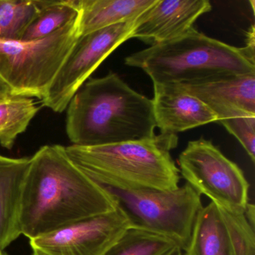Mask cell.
Segmentation results:
<instances>
[{
	"label": "cell",
	"mask_w": 255,
	"mask_h": 255,
	"mask_svg": "<svg viewBox=\"0 0 255 255\" xmlns=\"http://www.w3.org/2000/svg\"><path fill=\"white\" fill-rule=\"evenodd\" d=\"M180 86L207 105L217 122L255 117V74Z\"/></svg>",
	"instance_id": "11"
},
{
	"label": "cell",
	"mask_w": 255,
	"mask_h": 255,
	"mask_svg": "<svg viewBox=\"0 0 255 255\" xmlns=\"http://www.w3.org/2000/svg\"><path fill=\"white\" fill-rule=\"evenodd\" d=\"M40 10L36 0H0V40H21Z\"/></svg>",
	"instance_id": "19"
},
{
	"label": "cell",
	"mask_w": 255,
	"mask_h": 255,
	"mask_svg": "<svg viewBox=\"0 0 255 255\" xmlns=\"http://www.w3.org/2000/svg\"><path fill=\"white\" fill-rule=\"evenodd\" d=\"M32 255H46L44 254L41 253V252H38V251L33 250Z\"/></svg>",
	"instance_id": "25"
},
{
	"label": "cell",
	"mask_w": 255,
	"mask_h": 255,
	"mask_svg": "<svg viewBox=\"0 0 255 255\" xmlns=\"http://www.w3.org/2000/svg\"><path fill=\"white\" fill-rule=\"evenodd\" d=\"M185 255H236L228 230L216 204L198 213Z\"/></svg>",
	"instance_id": "15"
},
{
	"label": "cell",
	"mask_w": 255,
	"mask_h": 255,
	"mask_svg": "<svg viewBox=\"0 0 255 255\" xmlns=\"http://www.w3.org/2000/svg\"><path fill=\"white\" fill-rule=\"evenodd\" d=\"M11 93V89L8 85L2 80V77H0V95H6V94Z\"/></svg>",
	"instance_id": "23"
},
{
	"label": "cell",
	"mask_w": 255,
	"mask_h": 255,
	"mask_svg": "<svg viewBox=\"0 0 255 255\" xmlns=\"http://www.w3.org/2000/svg\"><path fill=\"white\" fill-rule=\"evenodd\" d=\"M80 37L78 12L71 23L47 38L0 40V77L13 95L41 101Z\"/></svg>",
	"instance_id": "5"
},
{
	"label": "cell",
	"mask_w": 255,
	"mask_h": 255,
	"mask_svg": "<svg viewBox=\"0 0 255 255\" xmlns=\"http://www.w3.org/2000/svg\"><path fill=\"white\" fill-rule=\"evenodd\" d=\"M178 138L155 135L141 141L100 146L65 147L76 166L103 187L122 189L174 190L179 187V168L170 154Z\"/></svg>",
	"instance_id": "3"
},
{
	"label": "cell",
	"mask_w": 255,
	"mask_h": 255,
	"mask_svg": "<svg viewBox=\"0 0 255 255\" xmlns=\"http://www.w3.org/2000/svg\"><path fill=\"white\" fill-rule=\"evenodd\" d=\"M39 5L41 10L23 34V41L47 38L78 15V0L39 1Z\"/></svg>",
	"instance_id": "17"
},
{
	"label": "cell",
	"mask_w": 255,
	"mask_h": 255,
	"mask_svg": "<svg viewBox=\"0 0 255 255\" xmlns=\"http://www.w3.org/2000/svg\"><path fill=\"white\" fill-rule=\"evenodd\" d=\"M211 9L209 0H157L138 17L131 38L150 47L171 41L192 29L197 19Z\"/></svg>",
	"instance_id": "10"
},
{
	"label": "cell",
	"mask_w": 255,
	"mask_h": 255,
	"mask_svg": "<svg viewBox=\"0 0 255 255\" xmlns=\"http://www.w3.org/2000/svg\"><path fill=\"white\" fill-rule=\"evenodd\" d=\"M153 114L160 133L177 135L217 122L210 108L180 85L153 84Z\"/></svg>",
	"instance_id": "12"
},
{
	"label": "cell",
	"mask_w": 255,
	"mask_h": 255,
	"mask_svg": "<svg viewBox=\"0 0 255 255\" xmlns=\"http://www.w3.org/2000/svg\"><path fill=\"white\" fill-rule=\"evenodd\" d=\"M180 177L219 208L245 213L250 187L241 168L227 158L210 140L189 141L179 156Z\"/></svg>",
	"instance_id": "7"
},
{
	"label": "cell",
	"mask_w": 255,
	"mask_h": 255,
	"mask_svg": "<svg viewBox=\"0 0 255 255\" xmlns=\"http://www.w3.org/2000/svg\"><path fill=\"white\" fill-rule=\"evenodd\" d=\"M177 247L168 237L130 227L104 255H167Z\"/></svg>",
	"instance_id": "18"
},
{
	"label": "cell",
	"mask_w": 255,
	"mask_h": 255,
	"mask_svg": "<svg viewBox=\"0 0 255 255\" xmlns=\"http://www.w3.org/2000/svg\"><path fill=\"white\" fill-rule=\"evenodd\" d=\"M138 18L81 35L41 100L42 105L56 113L65 111L73 97L106 58L131 38Z\"/></svg>",
	"instance_id": "8"
},
{
	"label": "cell",
	"mask_w": 255,
	"mask_h": 255,
	"mask_svg": "<svg viewBox=\"0 0 255 255\" xmlns=\"http://www.w3.org/2000/svg\"><path fill=\"white\" fill-rule=\"evenodd\" d=\"M167 255H183V252L180 247H177Z\"/></svg>",
	"instance_id": "24"
},
{
	"label": "cell",
	"mask_w": 255,
	"mask_h": 255,
	"mask_svg": "<svg viewBox=\"0 0 255 255\" xmlns=\"http://www.w3.org/2000/svg\"><path fill=\"white\" fill-rule=\"evenodd\" d=\"M30 158L6 157L0 154V249L4 250L20 234L19 212Z\"/></svg>",
	"instance_id": "13"
},
{
	"label": "cell",
	"mask_w": 255,
	"mask_h": 255,
	"mask_svg": "<svg viewBox=\"0 0 255 255\" xmlns=\"http://www.w3.org/2000/svg\"><path fill=\"white\" fill-rule=\"evenodd\" d=\"M116 207L113 196L74 165L65 147L43 146L30 158L23 184L20 234L32 240Z\"/></svg>",
	"instance_id": "1"
},
{
	"label": "cell",
	"mask_w": 255,
	"mask_h": 255,
	"mask_svg": "<svg viewBox=\"0 0 255 255\" xmlns=\"http://www.w3.org/2000/svg\"><path fill=\"white\" fill-rule=\"evenodd\" d=\"M157 0H78L80 36L135 20Z\"/></svg>",
	"instance_id": "14"
},
{
	"label": "cell",
	"mask_w": 255,
	"mask_h": 255,
	"mask_svg": "<svg viewBox=\"0 0 255 255\" xmlns=\"http://www.w3.org/2000/svg\"><path fill=\"white\" fill-rule=\"evenodd\" d=\"M125 212L116 210L77 221L29 240L32 250L46 255H104L130 228Z\"/></svg>",
	"instance_id": "9"
},
{
	"label": "cell",
	"mask_w": 255,
	"mask_h": 255,
	"mask_svg": "<svg viewBox=\"0 0 255 255\" xmlns=\"http://www.w3.org/2000/svg\"><path fill=\"white\" fill-rule=\"evenodd\" d=\"M255 206H254V204L249 203L247 207H246V211H245V215H246V218H247L248 220H249V223H250L254 228H255Z\"/></svg>",
	"instance_id": "22"
},
{
	"label": "cell",
	"mask_w": 255,
	"mask_h": 255,
	"mask_svg": "<svg viewBox=\"0 0 255 255\" xmlns=\"http://www.w3.org/2000/svg\"><path fill=\"white\" fill-rule=\"evenodd\" d=\"M0 255H8L6 253L4 252V250H2V249H0Z\"/></svg>",
	"instance_id": "26"
},
{
	"label": "cell",
	"mask_w": 255,
	"mask_h": 255,
	"mask_svg": "<svg viewBox=\"0 0 255 255\" xmlns=\"http://www.w3.org/2000/svg\"><path fill=\"white\" fill-rule=\"evenodd\" d=\"M38 110L33 98L11 93L0 95V144L11 149Z\"/></svg>",
	"instance_id": "16"
},
{
	"label": "cell",
	"mask_w": 255,
	"mask_h": 255,
	"mask_svg": "<svg viewBox=\"0 0 255 255\" xmlns=\"http://www.w3.org/2000/svg\"><path fill=\"white\" fill-rule=\"evenodd\" d=\"M104 188L125 212L131 227L168 237L186 250L203 207L201 195L190 185L168 191Z\"/></svg>",
	"instance_id": "6"
},
{
	"label": "cell",
	"mask_w": 255,
	"mask_h": 255,
	"mask_svg": "<svg viewBox=\"0 0 255 255\" xmlns=\"http://www.w3.org/2000/svg\"><path fill=\"white\" fill-rule=\"evenodd\" d=\"M219 210L236 255H255V228L249 223L245 213H231L221 208Z\"/></svg>",
	"instance_id": "20"
},
{
	"label": "cell",
	"mask_w": 255,
	"mask_h": 255,
	"mask_svg": "<svg viewBox=\"0 0 255 255\" xmlns=\"http://www.w3.org/2000/svg\"><path fill=\"white\" fill-rule=\"evenodd\" d=\"M243 146L252 162L255 161V117H240L220 122Z\"/></svg>",
	"instance_id": "21"
},
{
	"label": "cell",
	"mask_w": 255,
	"mask_h": 255,
	"mask_svg": "<svg viewBox=\"0 0 255 255\" xmlns=\"http://www.w3.org/2000/svg\"><path fill=\"white\" fill-rule=\"evenodd\" d=\"M153 84L192 85L255 74V52L237 48L191 29L183 35L128 56Z\"/></svg>",
	"instance_id": "4"
},
{
	"label": "cell",
	"mask_w": 255,
	"mask_h": 255,
	"mask_svg": "<svg viewBox=\"0 0 255 255\" xmlns=\"http://www.w3.org/2000/svg\"><path fill=\"white\" fill-rule=\"evenodd\" d=\"M67 108L66 132L74 145H107L156 135L152 100L114 73L85 83Z\"/></svg>",
	"instance_id": "2"
}]
</instances>
